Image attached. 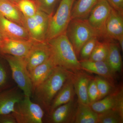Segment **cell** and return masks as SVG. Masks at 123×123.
Masks as SVG:
<instances>
[{
  "mask_svg": "<svg viewBox=\"0 0 123 123\" xmlns=\"http://www.w3.org/2000/svg\"><path fill=\"white\" fill-rule=\"evenodd\" d=\"M15 4L25 18L33 17L39 10L34 0H19Z\"/></svg>",
  "mask_w": 123,
  "mask_h": 123,
  "instance_id": "25",
  "label": "cell"
},
{
  "mask_svg": "<svg viewBox=\"0 0 123 123\" xmlns=\"http://www.w3.org/2000/svg\"><path fill=\"white\" fill-rule=\"evenodd\" d=\"M0 33L5 39H31L25 27L7 19L0 14Z\"/></svg>",
  "mask_w": 123,
  "mask_h": 123,
  "instance_id": "12",
  "label": "cell"
},
{
  "mask_svg": "<svg viewBox=\"0 0 123 123\" xmlns=\"http://www.w3.org/2000/svg\"><path fill=\"white\" fill-rule=\"evenodd\" d=\"M94 79L98 90V100H99L110 93L111 90V86L110 83L103 78L97 76Z\"/></svg>",
  "mask_w": 123,
  "mask_h": 123,
  "instance_id": "29",
  "label": "cell"
},
{
  "mask_svg": "<svg viewBox=\"0 0 123 123\" xmlns=\"http://www.w3.org/2000/svg\"><path fill=\"white\" fill-rule=\"evenodd\" d=\"M51 56L50 47L47 41L34 42L29 54L25 58L29 72L47 60Z\"/></svg>",
  "mask_w": 123,
  "mask_h": 123,
  "instance_id": "9",
  "label": "cell"
},
{
  "mask_svg": "<svg viewBox=\"0 0 123 123\" xmlns=\"http://www.w3.org/2000/svg\"><path fill=\"white\" fill-rule=\"evenodd\" d=\"M31 97L24 95L15 104L11 114L17 123H42L44 112L42 107L31 100Z\"/></svg>",
  "mask_w": 123,
  "mask_h": 123,
  "instance_id": "6",
  "label": "cell"
},
{
  "mask_svg": "<svg viewBox=\"0 0 123 123\" xmlns=\"http://www.w3.org/2000/svg\"><path fill=\"white\" fill-rule=\"evenodd\" d=\"M5 38L2 36L1 34L0 33V48L1 47V46L3 45L4 42Z\"/></svg>",
  "mask_w": 123,
  "mask_h": 123,
  "instance_id": "35",
  "label": "cell"
},
{
  "mask_svg": "<svg viewBox=\"0 0 123 123\" xmlns=\"http://www.w3.org/2000/svg\"><path fill=\"white\" fill-rule=\"evenodd\" d=\"M9 0L11 1V2H13L14 4H15L18 2L19 0Z\"/></svg>",
  "mask_w": 123,
  "mask_h": 123,
  "instance_id": "36",
  "label": "cell"
},
{
  "mask_svg": "<svg viewBox=\"0 0 123 123\" xmlns=\"http://www.w3.org/2000/svg\"><path fill=\"white\" fill-rule=\"evenodd\" d=\"M15 87L0 92V115L11 114L15 104L21 101L24 95Z\"/></svg>",
  "mask_w": 123,
  "mask_h": 123,
  "instance_id": "13",
  "label": "cell"
},
{
  "mask_svg": "<svg viewBox=\"0 0 123 123\" xmlns=\"http://www.w3.org/2000/svg\"><path fill=\"white\" fill-rule=\"evenodd\" d=\"M56 66V65L51 56L47 60L29 72L33 90L47 78Z\"/></svg>",
  "mask_w": 123,
  "mask_h": 123,
  "instance_id": "16",
  "label": "cell"
},
{
  "mask_svg": "<svg viewBox=\"0 0 123 123\" xmlns=\"http://www.w3.org/2000/svg\"><path fill=\"white\" fill-rule=\"evenodd\" d=\"M98 114L88 105L78 102L74 123H98Z\"/></svg>",
  "mask_w": 123,
  "mask_h": 123,
  "instance_id": "21",
  "label": "cell"
},
{
  "mask_svg": "<svg viewBox=\"0 0 123 123\" xmlns=\"http://www.w3.org/2000/svg\"><path fill=\"white\" fill-rule=\"evenodd\" d=\"M77 106L74 99L58 107L50 113V123H65L75 121Z\"/></svg>",
  "mask_w": 123,
  "mask_h": 123,
  "instance_id": "14",
  "label": "cell"
},
{
  "mask_svg": "<svg viewBox=\"0 0 123 123\" xmlns=\"http://www.w3.org/2000/svg\"><path fill=\"white\" fill-rule=\"evenodd\" d=\"M108 52V42L98 41L89 60L94 61H106Z\"/></svg>",
  "mask_w": 123,
  "mask_h": 123,
  "instance_id": "24",
  "label": "cell"
},
{
  "mask_svg": "<svg viewBox=\"0 0 123 123\" xmlns=\"http://www.w3.org/2000/svg\"><path fill=\"white\" fill-rule=\"evenodd\" d=\"M70 78L72 81L75 93L78 97V102L89 105L88 89L91 79L90 76L86 74L78 72L72 73Z\"/></svg>",
  "mask_w": 123,
  "mask_h": 123,
  "instance_id": "15",
  "label": "cell"
},
{
  "mask_svg": "<svg viewBox=\"0 0 123 123\" xmlns=\"http://www.w3.org/2000/svg\"><path fill=\"white\" fill-rule=\"evenodd\" d=\"M50 17L38 10L33 17H25L24 27L31 40L36 42H46Z\"/></svg>",
  "mask_w": 123,
  "mask_h": 123,
  "instance_id": "7",
  "label": "cell"
},
{
  "mask_svg": "<svg viewBox=\"0 0 123 123\" xmlns=\"http://www.w3.org/2000/svg\"><path fill=\"white\" fill-rule=\"evenodd\" d=\"M0 123H17L11 114L0 115Z\"/></svg>",
  "mask_w": 123,
  "mask_h": 123,
  "instance_id": "33",
  "label": "cell"
},
{
  "mask_svg": "<svg viewBox=\"0 0 123 123\" xmlns=\"http://www.w3.org/2000/svg\"><path fill=\"white\" fill-rule=\"evenodd\" d=\"M122 95L123 91L121 89L90 103L89 105L98 114L112 109L116 110L119 99Z\"/></svg>",
  "mask_w": 123,
  "mask_h": 123,
  "instance_id": "19",
  "label": "cell"
},
{
  "mask_svg": "<svg viewBox=\"0 0 123 123\" xmlns=\"http://www.w3.org/2000/svg\"><path fill=\"white\" fill-rule=\"evenodd\" d=\"M98 38V37H93L82 46L79 54L81 61L89 59L97 43L99 41Z\"/></svg>",
  "mask_w": 123,
  "mask_h": 123,
  "instance_id": "28",
  "label": "cell"
},
{
  "mask_svg": "<svg viewBox=\"0 0 123 123\" xmlns=\"http://www.w3.org/2000/svg\"><path fill=\"white\" fill-rule=\"evenodd\" d=\"M111 7L105 0H98L86 18L89 24L104 38L105 25Z\"/></svg>",
  "mask_w": 123,
  "mask_h": 123,
  "instance_id": "8",
  "label": "cell"
},
{
  "mask_svg": "<svg viewBox=\"0 0 123 123\" xmlns=\"http://www.w3.org/2000/svg\"><path fill=\"white\" fill-rule=\"evenodd\" d=\"M35 41L5 39L3 45L0 48L1 55H8L17 57L25 58L31 49Z\"/></svg>",
  "mask_w": 123,
  "mask_h": 123,
  "instance_id": "10",
  "label": "cell"
},
{
  "mask_svg": "<svg viewBox=\"0 0 123 123\" xmlns=\"http://www.w3.org/2000/svg\"><path fill=\"white\" fill-rule=\"evenodd\" d=\"M81 69L94 73L108 80H112L115 74L106 61H94L89 60L80 61Z\"/></svg>",
  "mask_w": 123,
  "mask_h": 123,
  "instance_id": "17",
  "label": "cell"
},
{
  "mask_svg": "<svg viewBox=\"0 0 123 123\" xmlns=\"http://www.w3.org/2000/svg\"><path fill=\"white\" fill-rule=\"evenodd\" d=\"M65 33L77 56H79L82 47L88 40L93 37L100 38L98 33L86 19H71Z\"/></svg>",
  "mask_w": 123,
  "mask_h": 123,
  "instance_id": "3",
  "label": "cell"
},
{
  "mask_svg": "<svg viewBox=\"0 0 123 123\" xmlns=\"http://www.w3.org/2000/svg\"><path fill=\"white\" fill-rule=\"evenodd\" d=\"M51 56L56 66L73 73L81 71L80 61L66 33L48 40Z\"/></svg>",
  "mask_w": 123,
  "mask_h": 123,
  "instance_id": "2",
  "label": "cell"
},
{
  "mask_svg": "<svg viewBox=\"0 0 123 123\" xmlns=\"http://www.w3.org/2000/svg\"><path fill=\"white\" fill-rule=\"evenodd\" d=\"M0 14L7 19L24 27L25 17L15 4L9 0H0Z\"/></svg>",
  "mask_w": 123,
  "mask_h": 123,
  "instance_id": "20",
  "label": "cell"
},
{
  "mask_svg": "<svg viewBox=\"0 0 123 123\" xmlns=\"http://www.w3.org/2000/svg\"><path fill=\"white\" fill-rule=\"evenodd\" d=\"M75 94L73 84L70 77L55 96L51 104L49 113H50L58 107L74 99Z\"/></svg>",
  "mask_w": 123,
  "mask_h": 123,
  "instance_id": "18",
  "label": "cell"
},
{
  "mask_svg": "<svg viewBox=\"0 0 123 123\" xmlns=\"http://www.w3.org/2000/svg\"><path fill=\"white\" fill-rule=\"evenodd\" d=\"M117 41L119 42V44L121 47V50H123V37L120 38Z\"/></svg>",
  "mask_w": 123,
  "mask_h": 123,
  "instance_id": "34",
  "label": "cell"
},
{
  "mask_svg": "<svg viewBox=\"0 0 123 123\" xmlns=\"http://www.w3.org/2000/svg\"><path fill=\"white\" fill-rule=\"evenodd\" d=\"M112 8L123 13V0H105Z\"/></svg>",
  "mask_w": 123,
  "mask_h": 123,
  "instance_id": "31",
  "label": "cell"
},
{
  "mask_svg": "<svg viewBox=\"0 0 123 123\" xmlns=\"http://www.w3.org/2000/svg\"><path fill=\"white\" fill-rule=\"evenodd\" d=\"M7 73L4 66L0 62V89L3 87L7 82Z\"/></svg>",
  "mask_w": 123,
  "mask_h": 123,
  "instance_id": "32",
  "label": "cell"
},
{
  "mask_svg": "<svg viewBox=\"0 0 123 123\" xmlns=\"http://www.w3.org/2000/svg\"><path fill=\"white\" fill-rule=\"evenodd\" d=\"M108 42V52L106 61L112 72L115 73L121 71L122 61L119 46L111 40Z\"/></svg>",
  "mask_w": 123,
  "mask_h": 123,
  "instance_id": "23",
  "label": "cell"
},
{
  "mask_svg": "<svg viewBox=\"0 0 123 123\" xmlns=\"http://www.w3.org/2000/svg\"><path fill=\"white\" fill-rule=\"evenodd\" d=\"M123 121V116L115 109L98 114V123H122Z\"/></svg>",
  "mask_w": 123,
  "mask_h": 123,
  "instance_id": "26",
  "label": "cell"
},
{
  "mask_svg": "<svg viewBox=\"0 0 123 123\" xmlns=\"http://www.w3.org/2000/svg\"><path fill=\"white\" fill-rule=\"evenodd\" d=\"M123 13L111 7L105 25L104 38L107 41L118 40L123 37Z\"/></svg>",
  "mask_w": 123,
  "mask_h": 123,
  "instance_id": "11",
  "label": "cell"
},
{
  "mask_svg": "<svg viewBox=\"0 0 123 123\" xmlns=\"http://www.w3.org/2000/svg\"><path fill=\"white\" fill-rule=\"evenodd\" d=\"M72 73L60 66H56L47 78L33 90V94L37 103L49 112L55 96L70 78Z\"/></svg>",
  "mask_w": 123,
  "mask_h": 123,
  "instance_id": "1",
  "label": "cell"
},
{
  "mask_svg": "<svg viewBox=\"0 0 123 123\" xmlns=\"http://www.w3.org/2000/svg\"><path fill=\"white\" fill-rule=\"evenodd\" d=\"M8 63L12 76L18 87L24 95L31 97L33 88L25 58L8 55H2Z\"/></svg>",
  "mask_w": 123,
  "mask_h": 123,
  "instance_id": "5",
  "label": "cell"
},
{
  "mask_svg": "<svg viewBox=\"0 0 123 123\" xmlns=\"http://www.w3.org/2000/svg\"><path fill=\"white\" fill-rule=\"evenodd\" d=\"M88 95L90 104L98 100V90L94 79H91L89 82L88 86Z\"/></svg>",
  "mask_w": 123,
  "mask_h": 123,
  "instance_id": "30",
  "label": "cell"
},
{
  "mask_svg": "<svg viewBox=\"0 0 123 123\" xmlns=\"http://www.w3.org/2000/svg\"><path fill=\"white\" fill-rule=\"evenodd\" d=\"M75 1L61 0L55 12L50 17L46 41L66 33Z\"/></svg>",
  "mask_w": 123,
  "mask_h": 123,
  "instance_id": "4",
  "label": "cell"
},
{
  "mask_svg": "<svg viewBox=\"0 0 123 123\" xmlns=\"http://www.w3.org/2000/svg\"><path fill=\"white\" fill-rule=\"evenodd\" d=\"M98 0H78L73 5L71 19H86Z\"/></svg>",
  "mask_w": 123,
  "mask_h": 123,
  "instance_id": "22",
  "label": "cell"
},
{
  "mask_svg": "<svg viewBox=\"0 0 123 123\" xmlns=\"http://www.w3.org/2000/svg\"><path fill=\"white\" fill-rule=\"evenodd\" d=\"M39 10L51 17L54 13L55 8L61 0H34Z\"/></svg>",
  "mask_w": 123,
  "mask_h": 123,
  "instance_id": "27",
  "label": "cell"
}]
</instances>
